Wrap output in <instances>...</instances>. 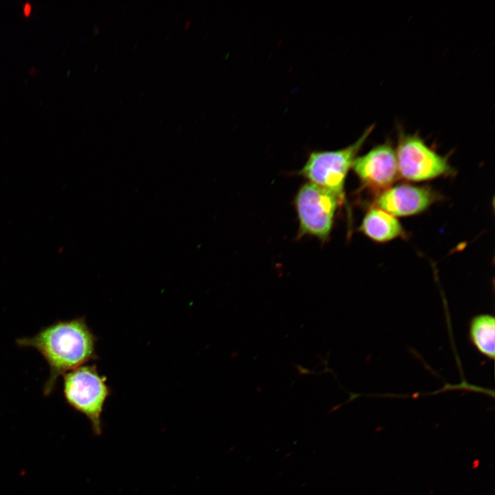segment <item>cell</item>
<instances>
[{"label":"cell","mask_w":495,"mask_h":495,"mask_svg":"<svg viewBox=\"0 0 495 495\" xmlns=\"http://www.w3.org/2000/svg\"><path fill=\"white\" fill-rule=\"evenodd\" d=\"M374 128V124L367 127L355 142L345 148L312 151L298 174L331 192L342 204L347 173Z\"/></svg>","instance_id":"3"},{"label":"cell","mask_w":495,"mask_h":495,"mask_svg":"<svg viewBox=\"0 0 495 495\" xmlns=\"http://www.w3.org/2000/svg\"><path fill=\"white\" fill-rule=\"evenodd\" d=\"M395 148L399 175L408 181L432 179L452 172L447 157L430 148L419 133H406L398 127Z\"/></svg>","instance_id":"5"},{"label":"cell","mask_w":495,"mask_h":495,"mask_svg":"<svg viewBox=\"0 0 495 495\" xmlns=\"http://www.w3.org/2000/svg\"><path fill=\"white\" fill-rule=\"evenodd\" d=\"M341 204L328 190L309 182L303 184L294 199L299 226L298 236H310L322 243L328 241Z\"/></svg>","instance_id":"4"},{"label":"cell","mask_w":495,"mask_h":495,"mask_svg":"<svg viewBox=\"0 0 495 495\" xmlns=\"http://www.w3.org/2000/svg\"><path fill=\"white\" fill-rule=\"evenodd\" d=\"M31 11H32V5L30 3L26 2L23 6V14L26 16H28L30 15Z\"/></svg>","instance_id":"10"},{"label":"cell","mask_w":495,"mask_h":495,"mask_svg":"<svg viewBox=\"0 0 495 495\" xmlns=\"http://www.w3.org/2000/svg\"><path fill=\"white\" fill-rule=\"evenodd\" d=\"M98 338L85 318L59 320L42 329L30 338L18 339L19 346L36 349L50 367V377L44 387L45 395L54 389L60 375L98 359Z\"/></svg>","instance_id":"1"},{"label":"cell","mask_w":495,"mask_h":495,"mask_svg":"<svg viewBox=\"0 0 495 495\" xmlns=\"http://www.w3.org/2000/svg\"><path fill=\"white\" fill-rule=\"evenodd\" d=\"M95 364L82 365L63 375V393L67 402L90 421L93 433L102 432V414L112 393Z\"/></svg>","instance_id":"2"},{"label":"cell","mask_w":495,"mask_h":495,"mask_svg":"<svg viewBox=\"0 0 495 495\" xmlns=\"http://www.w3.org/2000/svg\"><path fill=\"white\" fill-rule=\"evenodd\" d=\"M94 30V31L95 34H97L99 30V28L98 26L95 25Z\"/></svg>","instance_id":"12"},{"label":"cell","mask_w":495,"mask_h":495,"mask_svg":"<svg viewBox=\"0 0 495 495\" xmlns=\"http://www.w3.org/2000/svg\"><path fill=\"white\" fill-rule=\"evenodd\" d=\"M352 168L364 187L378 194L390 187L399 176L395 151L389 141L357 157Z\"/></svg>","instance_id":"6"},{"label":"cell","mask_w":495,"mask_h":495,"mask_svg":"<svg viewBox=\"0 0 495 495\" xmlns=\"http://www.w3.org/2000/svg\"><path fill=\"white\" fill-rule=\"evenodd\" d=\"M29 72H30V74H35L36 73L38 72V71L34 67H31Z\"/></svg>","instance_id":"11"},{"label":"cell","mask_w":495,"mask_h":495,"mask_svg":"<svg viewBox=\"0 0 495 495\" xmlns=\"http://www.w3.org/2000/svg\"><path fill=\"white\" fill-rule=\"evenodd\" d=\"M190 24V21H186V24H185V26H184L185 28H188V27L189 26Z\"/></svg>","instance_id":"13"},{"label":"cell","mask_w":495,"mask_h":495,"mask_svg":"<svg viewBox=\"0 0 495 495\" xmlns=\"http://www.w3.org/2000/svg\"><path fill=\"white\" fill-rule=\"evenodd\" d=\"M470 337L478 350L493 359L495 351V320L488 314L474 318L470 325Z\"/></svg>","instance_id":"9"},{"label":"cell","mask_w":495,"mask_h":495,"mask_svg":"<svg viewBox=\"0 0 495 495\" xmlns=\"http://www.w3.org/2000/svg\"><path fill=\"white\" fill-rule=\"evenodd\" d=\"M439 198L428 186L402 184L378 194L375 206L395 217H406L424 212Z\"/></svg>","instance_id":"7"},{"label":"cell","mask_w":495,"mask_h":495,"mask_svg":"<svg viewBox=\"0 0 495 495\" xmlns=\"http://www.w3.org/2000/svg\"><path fill=\"white\" fill-rule=\"evenodd\" d=\"M360 230L376 242H387L404 236V230L397 219L373 206L365 214Z\"/></svg>","instance_id":"8"}]
</instances>
